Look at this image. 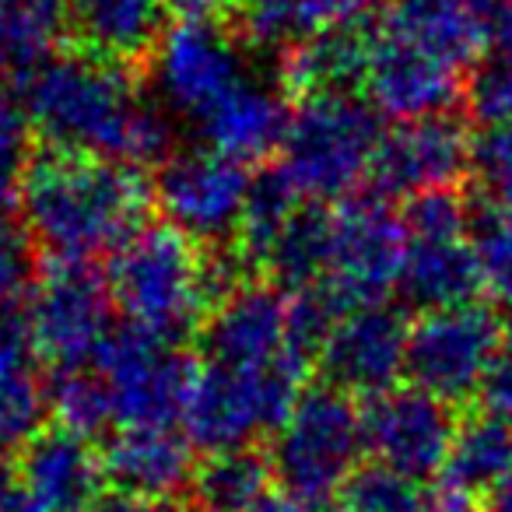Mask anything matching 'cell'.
I'll use <instances>...</instances> for the list:
<instances>
[{
  "label": "cell",
  "instance_id": "28",
  "mask_svg": "<svg viewBox=\"0 0 512 512\" xmlns=\"http://www.w3.org/2000/svg\"><path fill=\"white\" fill-rule=\"evenodd\" d=\"M327 239H330V211L323 204H302L281 239L274 242L264 271L274 278V285L288 295L316 285L327 271Z\"/></svg>",
  "mask_w": 512,
  "mask_h": 512
},
{
  "label": "cell",
  "instance_id": "38",
  "mask_svg": "<svg viewBox=\"0 0 512 512\" xmlns=\"http://www.w3.org/2000/svg\"><path fill=\"white\" fill-rule=\"evenodd\" d=\"M477 400H481L484 414H491V418L505 421V425L512 428V348H505L502 355H498V362L491 365Z\"/></svg>",
  "mask_w": 512,
  "mask_h": 512
},
{
  "label": "cell",
  "instance_id": "27",
  "mask_svg": "<svg viewBox=\"0 0 512 512\" xmlns=\"http://www.w3.org/2000/svg\"><path fill=\"white\" fill-rule=\"evenodd\" d=\"M64 29V0H0V81L25 78L50 60Z\"/></svg>",
  "mask_w": 512,
  "mask_h": 512
},
{
  "label": "cell",
  "instance_id": "19",
  "mask_svg": "<svg viewBox=\"0 0 512 512\" xmlns=\"http://www.w3.org/2000/svg\"><path fill=\"white\" fill-rule=\"evenodd\" d=\"M18 481L50 512H88L106 495L102 449L71 428H43L18 453Z\"/></svg>",
  "mask_w": 512,
  "mask_h": 512
},
{
  "label": "cell",
  "instance_id": "1",
  "mask_svg": "<svg viewBox=\"0 0 512 512\" xmlns=\"http://www.w3.org/2000/svg\"><path fill=\"white\" fill-rule=\"evenodd\" d=\"M46 148L123 165H162L172 155V120L137 92L127 64L95 53H53L18 88Z\"/></svg>",
  "mask_w": 512,
  "mask_h": 512
},
{
  "label": "cell",
  "instance_id": "4",
  "mask_svg": "<svg viewBox=\"0 0 512 512\" xmlns=\"http://www.w3.org/2000/svg\"><path fill=\"white\" fill-rule=\"evenodd\" d=\"M383 134L365 95H306L292 109L278 169L309 204H341L372 176Z\"/></svg>",
  "mask_w": 512,
  "mask_h": 512
},
{
  "label": "cell",
  "instance_id": "43",
  "mask_svg": "<svg viewBox=\"0 0 512 512\" xmlns=\"http://www.w3.org/2000/svg\"><path fill=\"white\" fill-rule=\"evenodd\" d=\"M481 512H512V470L484 495Z\"/></svg>",
  "mask_w": 512,
  "mask_h": 512
},
{
  "label": "cell",
  "instance_id": "23",
  "mask_svg": "<svg viewBox=\"0 0 512 512\" xmlns=\"http://www.w3.org/2000/svg\"><path fill=\"white\" fill-rule=\"evenodd\" d=\"M379 25L467 74L488 46L481 0H390Z\"/></svg>",
  "mask_w": 512,
  "mask_h": 512
},
{
  "label": "cell",
  "instance_id": "37",
  "mask_svg": "<svg viewBox=\"0 0 512 512\" xmlns=\"http://www.w3.org/2000/svg\"><path fill=\"white\" fill-rule=\"evenodd\" d=\"M463 102L481 127L512 123V67L498 57L477 60L463 85Z\"/></svg>",
  "mask_w": 512,
  "mask_h": 512
},
{
  "label": "cell",
  "instance_id": "44",
  "mask_svg": "<svg viewBox=\"0 0 512 512\" xmlns=\"http://www.w3.org/2000/svg\"><path fill=\"white\" fill-rule=\"evenodd\" d=\"M232 4H239V0H232Z\"/></svg>",
  "mask_w": 512,
  "mask_h": 512
},
{
  "label": "cell",
  "instance_id": "10",
  "mask_svg": "<svg viewBox=\"0 0 512 512\" xmlns=\"http://www.w3.org/2000/svg\"><path fill=\"white\" fill-rule=\"evenodd\" d=\"M113 295L92 264H50L36 278L22 316L43 362L85 369L113 337Z\"/></svg>",
  "mask_w": 512,
  "mask_h": 512
},
{
  "label": "cell",
  "instance_id": "18",
  "mask_svg": "<svg viewBox=\"0 0 512 512\" xmlns=\"http://www.w3.org/2000/svg\"><path fill=\"white\" fill-rule=\"evenodd\" d=\"M102 470L106 488L151 505H169V498L190 491L197 460L193 442L176 425H144L116 428L109 435L102 446Z\"/></svg>",
  "mask_w": 512,
  "mask_h": 512
},
{
  "label": "cell",
  "instance_id": "32",
  "mask_svg": "<svg viewBox=\"0 0 512 512\" xmlns=\"http://www.w3.org/2000/svg\"><path fill=\"white\" fill-rule=\"evenodd\" d=\"M428 491L379 463H362L337 495V512H418Z\"/></svg>",
  "mask_w": 512,
  "mask_h": 512
},
{
  "label": "cell",
  "instance_id": "7",
  "mask_svg": "<svg viewBox=\"0 0 512 512\" xmlns=\"http://www.w3.org/2000/svg\"><path fill=\"white\" fill-rule=\"evenodd\" d=\"M242 39L221 18L214 22H172L151 53V81L158 106L200 130L253 81Z\"/></svg>",
  "mask_w": 512,
  "mask_h": 512
},
{
  "label": "cell",
  "instance_id": "34",
  "mask_svg": "<svg viewBox=\"0 0 512 512\" xmlns=\"http://www.w3.org/2000/svg\"><path fill=\"white\" fill-rule=\"evenodd\" d=\"M36 285V242L22 214L0 200V313H11Z\"/></svg>",
  "mask_w": 512,
  "mask_h": 512
},
{
  "label": "cell",
  "instance_id": "13",
  "mask_svg": "<svg viewBox=\"0 0 512 512\" xmlns=\"http://www.w3.org/2000/svg\"><path fill=\"white\" fill-rule=\"evenodd\" d=\"M456 428L460 421L453 407L418 386H397V390L365 400L362 407L365 456L418 484L442 474Z\"/></svg>",
  "mask_w": 512,
  "mask_h": 512
},
{
  "label": "cell",
  "instance_id": "35",
  "mask_svg": "<svg viewBox=\"0 0 512 512\" xmlns=\"http://www.w3.org/2000/svg\"><path fill=\"white\" fill-rule=\"evenodd\" d=\"M36 127L15 92L0 88V200L22 190L25 172L36 162Z\"/></svg>",
  "mask_w": 512,
  "mask_h": 512
},
{
  "label": "cell",
  "instance_id": "24",
  "mask_svg": "<svg viewBox=\"0 0 512 512\" xmlns=\"http://www.w3.org/2000/svg\"><path fill=\"white\" fill-rule=\"evenodd\" d=\"M372 18L348 22L306 39L285 57L281 85L285 92L306 95H355L362 92L365 67H369Z\"/></svg>",
  "mask_w": 512,
  "mask_h": 512
},
{
  "label": "cell",
  "instance_id": "25",
  "mask_svg": "<svg viewBox=\"0 0 512 512\" xmlns=\"http://www.w3.org/2000/svg\"><path fill=\"white\" fill-rule=\"evenodd\" d=\"M271 488V456L249 446L204 456L193 470L190 498L200 512H256L271 498Z\"/></svg>",
  "mask_w": 512,
  "mask_h": 512
},
{
  "label": "cell",
  "instance_id": "42",
  "mask_svg": "<svg viewBox=\"0 0 512 512\" xmlns=\"http://www.w3.org/2000/svg\"><path fill=\"white\" fill-rule=\"evenodd\" d=\"M256 512H337L330 502H306V498L292 495H271Z\"/></svg>",
  "mask_w": 512,
  "mask_h": 512
},
{
  "label": "cell",
  "instance_id": "45",
  "mask_svg": "<svg viewBox=\"0 0 512 512\" xmlns=\"http://www.w3.org/2000/svg\"><path fill=\"white\" fill-rule=\"evenodd\" d=\"M509 306H512V302H509Z\"/></svg>",
  "mask_w": 512,
  "mask_h": 512
},
{
  "label": "cell",
  "instance_id": "5",
  "mask_svg": "<svg viewBox=\"0 0 512 512\" xmlns=\"http://www.w3.org/2000/svg\"><path fill=\"white\" fill-rule=\"evenodd\" d=\"M309 362L313 358L299 351L253 369L200 362L183 414L186 439L207 456L249 449L267 435L274 439L306 393Z\"/></svg>",
  "mask_w": 512,
  "mask_h": 512
},
{
  "label": "cell",
  "instance_id": "12",
  "mask_svg": "<svg viewBox=\"0 0 512 512\" xmlns=\"http://www.w3.org/2000/svg\"><path fill=\"white\" fill-rule=\"evenodd\" d=\"M249 186H253L249 165L200 144V148L172 151L158 165L151 190L169 225L197 242H221L239 232Z\"/></svg>",
  "mask_w": 512,
  "mask_h": 512
},
{
  "label": "cell",
  "instance_id": "40",
  "mask_svg": "<svg viewBox=\"0 0 512 512\" xmlns=\"http://www.w3.org/2000/svg\"><path fill=\"white\" fill-rule=\"evenodd\" d=\"M491 57L512 67V0H481Z\"/></svg>",
  "mask_w": 512,
  "mask_h": 512
},
{
  "label": "cell",
  "instance_id": "15",
  "mask_svg": "<svg viewBox=\"0 0 512 512\" xmlns=\"http://www.w3.org/2000/svg\"><path fill=\"white\" fill-rule=\"evenodd\" d=\"M407 341H411V323L404 309L376 302L337 323L316 365L323 372V383L334 390L372 400L379 393L397 390V383L407 376Z\"/></svg>",
  "mask_w": 512,
  "mask_h": 512
},
{
  "label": "cell",
  "instance_id": "36",
  "mask_svg": "<svg viewBox=\"0 0 512 512\" xmlns=\"http://www.w3.org/2000/svg\"><path fill=\"white\" fill-rule=\"evenodd\" d=\"M470 179L488 204L512 207V123L484 127L470 148Z\"/></svg>",
  "mask_w": 512,
  "mask_h": 512
},
{
  "label": "cell",
  "instance_id": "33",
  "mask_svg": "<svg viewBox=\"0 0 512 512\" xmlns=\"http://www.w3.org/2000/svg\"><path fill=\"white\" fill-rule=\"evenodd\" d=\"M470 246H474L484 288L512 302V207L488 204V200L470 207Z\"/></svg>",
  "mask_w": 512,
  "mask_h": 512
},
{
  "label": "cell",
  "instance_id": "39",
  "mask_svg": "<svg viewBox=\"0 0 512 512\" xmlns=\"http://www.w3.org/2000/svg\"><path fill=\"white\" fill-rule=\"evenodd\" d=\"M390 0H309L320 32L334 29V25H348V22H369L372 11H379Z\"/></svg>",
  "mask_w": 512,
  "mask_h": 512
},
{
  "label": "cell",
  "instance_id": "21",
  "mask_svg": "<svg viewBox=\"0 0 512 512\" xmlns=\"http://www.w3.org/2000/svg\"><path fill=\"white\" fill-rule=\"evenodd\" d=\"M484 292L470 235H407V256L400 267L397 295L407 309L442 313L470 306Z\"/></svg>",
  "mask_w": 512,
  "mask_h": 512
},
{
  "label": "cell",
  "instance_id": "22",
  "mask_svg": "<svg viewBox=\"0 0 512 512\" xmlns=\"http://www.w3.org/2000/svg\"><path fill=\"white\" fill-rule=\"evenodd\" d=\"M39 351L22 309L0 313V456L22 453L50 414Z\"/></svg>",
  "mask_w": 512,
  "mask_h": 512
},
{
  "label": "cell",
  "instance_id": "17",
  "mask_svg": "<svg viewBox=\"0 0 512 512\" xmlns=\"http://www.w3.org/2000/svg\"><path fill=\"white\" fill-rule=\"evenodd\" d=\"M197 344L200 362L235 365V369L278 362L295 351L306 355L292 337L288 292L264 281H246L228 292L200 327Z\"/></svg>",
  "mask_w": 512,
  "mask_h": 512
},
{
  "label": "cell",
  "instance_id": "11",
  "mask_svg": "<svg viewBox=\"0 0 512 512\" xmlns=\"http://www.w3.org/2000/svg\"><path fill=\"white\" fill-rule=\"evenodd\" d=\"M113 407V428L176 425L186 414L197 365L158 337L134 327H116L92 362Z\"/></svg>",
  "mask_w": 512,
  "mask_h": 512
},
{
  "label": "cell",
  "instance_id": "20",
  "mask_svg": "<svg viewBox=\"0 0 512 512\" xmlns=\"http://www.w3.org/2000/svg\"><path fill=\"white\" fill-rule=\"evenodd\" d=\"M64 8L78 50L116 64L151 57L176 22L172 0H64Z\"/></svg>",
  "mask_w": 512,
  "mask_h": 512
},
{
  "label": "cell",
  "instance_id": "2",
  "mask_svg": "<svg viewBox=\"0 0 512 512\" xmlns=\"http://www.w3.org/2000/svg\"><path fill=\"white\" fill-rule=\"evenodd\" d=\"M18 200L32 242L53 264H92L148 225L155 190L134 165L46 148L25 172Z\"/></svg>",
  "mask_w": 512,
  "mask_h": 512
},
{
  "label": "cell",
  "instance_id": "30",
  "mask_svg": "<svg viewBox=\"0 0 512 512\" xmlns=\"http://www.w3.org/2000/svg\"><path fill=\"white\" fill-rule=\"evenodd\" d=\"M235 11H239L246 43L260 50H278L281 57H288L306 39L320 36V22L309 0H239Z\"/></svg>",
  "mask_w": 512,
  "mask_h": 512
},
{
  "label": "cell",
  "instance_id": "16",
  "mask_svg": "<svg viewBox=\"0 0 512 512\" xmlns=\"http://www.w3.org/2000/svg\"><path fill=\"white\" fill-rule=\"evenodd\" d=\"M463 85H467V71L432 57L421 46L372 22L362 92L379 116H393L397 123L442 116L463 99Z\"/></svg>",
  "mask_w": 512,
  "mask_h": 512
},
{
  "label": "cell",
  "instance_id": "31",
  "mask_svg": "<svg viewBox=\"0 0 512 512\" xmlns=\"http://www.w3.org/2000/svg\"><path fill=\"white\" fill-rule=\"evenodd\" d=\"M46 397H50V411L57 414L60 425L85 435V439L113 428L109 393L92 365H85V369H57L50 383H46Z\"/></svg>",
  "mask_w": 512,
  "mask_h": 512
},
{
  "label": "cell",
  "instance_id": "8",
  "mask_svg": "<svg viewBox=\"0 0 512 512\" xmlns=\"http://www.w3.org/2000/svg\"><path fill=\"white\" fill-rule=\"evenodd\" d=\"M407 256L404 214L393 211L386 197L341 200L330 211L327 271L316 285H323L348 313L386 302L390 288H397L400 267Z\"/></svg>",
  "mask_w": 512,
  "mask_h": 512
},
{
  "label": "cell",
  "instance_id": "29",
  "mask_svg": "<svg viewBox=\"0 0 512 512\" xmlns=\"http://www.w3.org/2000/svg\"><path fill=\"white\" fill-rule=\"evenodd\" d=\"M306 204L292 183L281 176V169H267L253 176L246 207H242L239 232H235V249L242 253L249 267H264L274 242L295 218V211Z\"/></svg>",
  "mask_w": 512,
  "mask_h": 512
},
{
  "label": "cell",
  "instance_id": "6",
  "mask_svg": "<svg viewBox=\"0 0 512 512\" xmlns=\"http://www.w3.org/2000/svg\"><path fill=\"white\" fill-rule=\"evenodd\" d=\"M271 470L281 495L330 502L362 467V407L330 383L306 386L271 439Z\"/></svg>",
  "mask_w": 512,
  "mask_h": 512
},
{
  "label": "cell",
  "instance_id": "3",
  "mask_svg": "<svg viewBox=\"0 0 512 512\" xmlns=\"http://www.w3.org/2000/svg\"><path fill=\"white\" fill-rule=\"evenodd\" d=\"M246 271L239 249H207L169 221H151L109 256L102 274L127 327L179 348L228 292L246 285Z\"/></svg>",
  "mask_w": 512,
  "mask_h": 512
},
{
  "label": "cell",
  "instance_id": "41",
  "mask_svg": "<svg viewBox=\"0 0 512 512\" xmlns=\"http://www.w3.org/2000/svg\"><path fill=\"white\" fill-rule=\"evenodd\" d=\"M0 512H50V509L15 477L8 488L0 491Z\"/></svg>",
  "mask_w": 512,
  "mask_h": 512
},
{
  "label": "cell",
  "instance_id": "26",
  "mask_svg": "<svg viewBox=\"0 0 512 512\" xmlns=\"http://www.w3.org/2000/svg\"><path fill=\"white\" fill-rule=\"evenodd\" d=\"M512 470V428L491 414H474L460 421L453 449L442 467V488L460 498L488 495Z\"/></svg>",
  "mask_w": 512,
  "mask_h": 512
},
{
  "label": "cell",
  "instance_id": "14",
  "mask_svg": "<svg viewBox=\"0 0 512 512\" xmlns=\"http://www.w3.org/2000/svg\"><path fill=\"white\" fill-rule=\"evenodd\" d=\"M470 148L474 137L453 113L404 120L379 141L369 183L386 200L456 190V183L470 176Z\"/></svg>",
  "mask_w": 512,
  "mask_h": 512
},
{
  "label": "cell",
  "instance_id": "9",
  "mask_svg": "<svg viewBox=\"0 0 512 512\" xmlns=\"http://www.w3.org/2000/svg\"><path fill=\"white\" fill-rule=\"evenodd\" d=\"M505 351V323L484 302L425 313L407 341V383L456 407L474 400Z\"/></svg>",
  "mask_w": 512,
  "mask_h": 512
}]
</instances>
